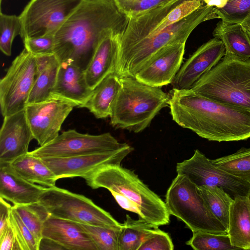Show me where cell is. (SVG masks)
I'll list each match as a JSON object with an SVG mask.
<instances>
[{
  "instance_id": "obj_1",
  "label": "cell",
  "mask_w": 250,
  "mask_h": 250,
  "mask_svg": "<svg viewBox=\"0 0 250 250\" xmlns=\"http://www.w3.org/2000/svg\"><path fill=\"white\" fill-rule=\"evenodd\" d=\"M128 20L114 0H83L55 34L54 54L85 71L100 42L122 33Z\"/></svg>"
},
{
  "instance_id": "obj_2",
  "label": "cell",
  "mask_w": 250,
  "mask_h": 250,
  "mask_svg": "<svg viewBox=\"0 0 250 250\" xmlns=\"http://www.w3.org/2000/svg\"><path fill=\"white\" fill-rule=\"evenodd\" d=\"M169 107L173 121L209 141L244 140L250 138V109L224 104L189 89L172 88Z\"/></svg>"
},
{
  "instance_id": "obj_3",
  "label": "cell",
  "mask_w": 250,
  "mask_h": 250,
  "mask_svg": "<svg viewBox=\"0 0 250 250\" xmlns=\"http://www.w3.org/2000/svg\"><path fill=\"white\" fill-rule=\"evenodd\" d=\"M120 86L112 104L110 123L114 127L139 133L169 105V95L134 78H120Z\"/></svg>"
},
{
  "instance_id": "obj_4",
  "label": "cell",
  "mask_w": 250,
  "mask_h": 250,
  "mask_svg": "<svg viewBox=\"0 0 250 250\" xmlns=\"http://www.w3.org/2000/svg\"><path fill=\"white\" fill-rule=\"evenodd\" d=\"M92 189L105 188L117 192L136 205L141 218L157 226L168 225L170 214L164 202L130 169L120 165L102 167L84 178Z\"/></svg>"
},
{
  "instance_id": "obj_5",
  "label": "cell",
  "mask_w": 250,
  "mask_h": 250,
  "mask_svg": "<svg viewBox=\"0 0 250 250\" xmlns=\"http://www.w3.org/2000/svg\"><path fill=\"white\" fill-rule=\"evenodd\" d=\"M215 7L204 3L199 8L159 33L145 38L119 51L115 73L119 77L134 78L135 74L164 48L186 42L200 23L216 19Z\"/></svg>"
},
{
  "instance_id": "obj_6",
  "label": "cell",
  "mask_w": 250,
  "mask_h": 250,
  "mask_svg": "<svg viewBox=\"0 0 250 250\" xmlns=\"http://www.w3.org/2000/svg\"><path fill=\"white\" fill-rule=\"evenodd\" d=\"M190 89L213 101L250 109V59L225 54Z\"/></svg>"
},
{
  "instance_id": "obj_7",
  "label": "cell",
  "mask_w": 250,
  "mask_h": 250,
  "mask_svg": "<svg viewBox=\"0 0 250 250\" xmlns=\"http://www.w3.org/2000/svg\"><path fill=\"white\" fill-rule=\"evenodd\" d=\"M165 203L170 215L182 221L192 232L228 233L208 207L197 186L185 175L177 174L172 180Z\"/></svg>"
},
{
  "instance_id": "obj_8",
  "label": "cell",
  "mask_w": 250,
  "mask_h": 250,
  "mask_svg": "<svg viewBox=\"0 0 250 250\" xmlns=\"http://www.w3.org/2000/svg\"><path fill=\"white\" fill-rule=\"evenodd\" d=\"M204 4L202 0H170L129 18L125 28L119 35V50L159 33Z\"/></svg>"
},
{
  "instance_id": "obj_9",
  "label": "cell",
  "mask_w": 250,
  "mask_h": 250,
  "mask_svg": "<svg viewBox=\"0 0 250 250\" xmlns=\"http://www.w3.org/2000/svg\"><path fill=\"white\" fill-rule=\"evenodd\" d=\"M38 202L56 217L94 226L122 227V224L91 199L56 186L46 188Z\"/></svg>"
},
{
  "instance_id": "obj_10",
  "label": "cell",
  "mask_w": 250,
  "mask_h": 250,
  "mask_svg": "<svg viewBox=\"0 0 250 250\" xmlns=\"http://www.w3.org/2000/svg\"><path fill=\"white\" fill-rule=\"evenodd\" d=\"M38 74L36 57L24 48L0 81V106L3 117L25 109Z\"/></svg>"
},
{
  "instance_id": "obj_11",
  "label": "cell",
  "mask_w": 250,
  "mask_h": 250,
  "mask_svg": "<svg viewBox=\"0 0 250 250\" xmlns=\"http://www.w3.org/2000/svg\"><path fill=\"white\" fill-rule=\"evenodd\" d=\"M83 0H30L19 16L20 36L54 35Z\"/></svg>"
},
{
  "instance_id": "obj_12",
  "label": "cell",
  "mask_w": 250,
  "mask_h": 250,
  "mask_svg": "<svg viewBox=\"0 0 250 250\" xmlns=\"http://www.w3.org/2000/svg\"><path fill=\"white\" fill-rule=\"evenodd\" d=\"M128 144L121 143L110 133L90 135L69 129L49 143L29 152L39 157H66L117 150Z\"/></svg>"
},
{
  "instance_id": "obj_13",
  "label": "cell",
  "mask_w": 250,
  "mask_h": 250,
  "mask_svg": "<svg viewBox=\"0 0 250 250\" xmlns=\"http://www.w3.org/2000/svg\"><path fill=\"white\" fill-rule=\"evenodd\" d=\"M177 174L187 176L197 187L222 188L234 198L237 196H248L250 184L215 166L199 150L192 156L177 164Z\"/></svg>"
},
{
  "instance_id": "obj_14",
  "label": "cell",
  "mask_w": 250,
  "mask_h": 250,
  "mask_svg": "<svg viewBox=\"0 0 250 250\" xmlns=\"http://www.w3.org/2000/svg\"><path fill=\"white\" fill-rule=\"evenodd\" d=\"M76 104L56 96L39 103L28 104L26 114L34 139L44 146L59 134L61 126Z\"/></svg>"
},
{
  "instance_id": "obj_15",
  "label": "cell",
  "mask_w": 250,
  "mask_h": 250,
  "mask_svg": "<svg viewBox=\"0 0 250 250\" xmlns=\"http://www.w3.org/2000/svg\"><path fill=\"white\" fill-rule=\"evenodd\" d=\"M134 148L128 144L121 148L104 152L66 157H43L57 180L64 178L83 179L97 169L108 165H120Z\"/></svg>"
},
{
  "instance_id": "obj_16",
  "label": "cell",
  "mask_w": 250,
  "mask_h": 250,
  "mask_svg": "<svg viewBox=\"0 0 250 250\" xmlns=\"http://www.w3.org/2000/svg\"><path fill=\"white\" fill-rule=\"evenodd\" d=\"M225 53V45L217 38L203 44L181 66L171 83L173 88H191L205 73L217 64Z\"/></svg>"
},
{
  "instance_id": "obj_17",
  "label": "cell",
  "mask_w": 250,
  "mask_h": 250,
  "mask_svg": "<svg viewBox=\"0 0 250 250\" xmlns=\"http://www.w3.org/2000/svg\"><path fill=\"white\" fill-rule=\"evenodd\" d=\"M186 43L169 45L158 52L135 74L145 84L160 87L171 84L182 66Z\"/></svg>"
},
{
  "instance_id": "obj_18",
  "label": "cell",
  "mask_w": 250,
  "mask_h": 250,
  "mask_svg": "<svg viewBox=\"0 0 250 250\" xmlns=\"http://www.w3.org/2000/svg\"><path fill=\"white\" fill-rule=\"evenodd\" d=\"M33 139L25 109L4 117L0 130V163H11L27 153Z\"/></svg>"
},
{
  "instance_id": "obj_19",
  "label": "cell",
  "mask_w": 250,
  "mask_h": 250,
  "mask_svg": "<svg viewBox=\"0 0 250 250\" xmlns=\"http://www.w3.org/2000/svg\"><path fill=\"white\" fill-rule=\"evenodd\" d=\"M55 241L65 250H97L78 223L50 215L43 223L42 237Z\"/></svg>"
},
{
  "instance_id": "obj_20",
  "label": "cell",
  "mask_w": 250,
  "mask_h": 250,
  "mask_svg": "<svg viewBox=\"0 0 250 250\" xmlns=\"http://www.w3.org/2000/svg\"><path fill=\"white\" fill-rule=\"evenodd\" d=\"M93 89L87 84L84 71L67 62H60L55 85L51 96H56L83 107Z\"/></svg>"
},
{
  "instance_id": "obj_21",
  "label": "cell",
  "mask_w": 250,
  "mask_h": 250,
  "mask_svg": "<svg viewBox=\"0 0 250 250\" xmlns=\"http://www.w3.org/2000/svg\"><path fill=\"white\" fill-rule=\"evenodd\" d=\"M46 188L24 179L10 163H0V197L12 202L14 205L38 202Z\"/></svg>"
},
{
  "instance_id": "obj_22",
  "label": "cell",
  "mask_w": 250,
  "mask_h": 250,
  "mask_svg": "<svg viewBox=\"0 0 250 250\" xmlns=\"http://www.w3.org/2000/svg\"><path fill=\"white\" fill-rule=\"evenodd\" d=\"M119 34L108 36L100 42L84 71L91 89H94L109 74L115 73L119 51Z\"/></svg>"
},
{
  "instance_id": "obj_23",
  "label": "cell",
  "mask_w": 250,
  "mask_h": 250,
  "mask_svg": "<svg viewBox=\"0 0 250 250\" xmlns=\"http://www.w3.org/2000/svg\"><path fill=\"white\" fill-rule=\"evenodd\" d=\"M228 233L232 245L250 250V204L248 196H237L229 213Z\"/></svg>"
},
{
  "instance_id": "obj_24",
  "label": "cell",
  "mask_w": 250,
  "mask_h": 250,
  "mask_svg": "<svg viewBox=\"0 0 250 250\" xmlns=\"http://www.w3.org/2000/svg\"><path fill=\"white\" fill-rule=\"evenodd\" d=\"M36 57L39 74L30 92L27 104L42 102L51 97L60 65L55 54Z\"/></svg>"
},
{
  "instance_id": "obj_25",
  "label": "cell",
  "mask_w": 250,
  "mask_h": 250,
  "mask_svg": "<svg viewBox=\"0 0 250 250\" xmlns=\"http://www.w3.org/2000/svg\"><path fill=\"white\" fill-rule=\"evenodd\" d=\"M214 37L223 42L226 54L250 59V38L247 30L241 23L219 21L213 30Z\"/></svg>"
},
{
  "instance_id": "obj_26",
  "label": "cell",
  "mask_w": 250,
  "mask_h": 250,
  "mask_svg": "<svg viewBox=\"0 0 250 250\" xmlns=\"http://www.w3.org/2000/svg\"><path fill=\"white\" fill-rule=\"evenodd\" d=\"M120 86V78L117 74H109L93 89L91 96L83 107L88 109L98 119L109 117Z\"/></svg>"
},
{
  "instance_id": "obj_27",
  "label": "cell",
  "mask_w": 250,
  "mask_h": 250,
  "mask_svg": "<svg viewBox=\"0 0 250 250\" xmlns=\"http://www.w3.org/2000/svg\"><path fill=\"white\" fill-rule=\"evenodd\" d=\"M10 165L24 179L46 188L56 186V175L41 158L28 152L12 162Z\"/></svg>"
},
{
  "instance_id": "obj_28",
  "label": "cell",
  "mask_w": 250,
  "mask_h": 250,
  "mask_svg": "<svg viewBox=\"0 0 250 250\" xmlns=\"http://www.w3.org/2000/svg\"><path fill=\"white\" fill-rule=\"evenodd\" d=\"M158 228L140 217L134 220L126 214L119 236L118 250H138L145 237Z\"/></svg>"
},
{
  "instance_id": "obj_29",
  "label": "cell",
  "mask_w": 250,
  "mask_h": 250,
  "mask_svg": "<svg viewBox=\"0 0 250 250\" xmlns=\"http://www.w3.org/2000/svg\"><path fill=\"white\" fill-rule=\"evenodd\" d=\"M197 187L210 211L228 230L229 209L233 198L220 187Z\"/></svg>"
},
{
  "instance_id": "obj_30",
  "label": "cell",
  "mask_w": 250,
  "mask_h": 250,
  "mask_svg": "<svg viewBox=\"0 0 250 250\" xmlns=\"http://www.w3.org/2000/svg\"><path fill=\"white\" fill-rule=\"evenodd\" d=\"M210 160L217 167L250 184V148L242 147L234 153Z\"/></svg>"
},
{
  "instance_id": "obj_31",
  "label": "cell",
  "mask_w": 250,
  "mask_h": 250,
  "mask_svg": "<svg viewBox=\"0 0 250 250\" xmlns=\"http://www.w3.org/2000/svg\"><path fill=\"white\" fill-rule=\"evenodd\" d=\"M13 207L33 234L39 247L40 242L42 238L43 223L50 214L39 202L13 205Z\"/></svg>"
},
{
  "instance_id": "obj_32",
  "label": "cell",
  "mask_w": 250,
  "mask_h": 250,
  "mask_svg": "<svg viewBox=\"0 0 250 250\" xmlns=\"http://www.w3.org/2000/svg\"><path fill=\"white\" fill-rule=\"evenodd\" d=\"M192 236L186 242L195 250H238L231 243L228 233H214L207 231L192 232Z\"/></svg>"
},
{
  "instance_id": "obj_33",
  "label": "cell",
  "mask_w": 250,
  "mask_h": 250,
  "mask_svg": "<svg viewBox=\"0 0 250 250\" xmlns=\"http://www.w3.org/2000/svg\"><path fill=\"white\" fill-rule=\"evenodd\" d=\"M78 224L90 236L97 250H118V238L122 227Z\"/></svg>"
},
{
  "instance_id": "obj_34",
  "label": "cell",
  "mask_w": 250,
  "mask_h": 250,
  "mask_svg": "<svg viewBox=\"0 0 250 250\" xmlns=\"http://www.w3.org/2000/svg\"><path fill=\"white\" fill-rule=\"evenodd\" d=\"M21 32V21L19 16L7 15L0 10V49L6 56L11 55L14 39Z\"/></svg>"
},
{
  "instance_id": "obj_35",
  "label": "cell",
  "mask_w": 250,
  "mask_h": 250,
  "mask_svg": "<svg viewBox=\"0 0 250 250\" xmlns=\"http://www.w3.org/2000/svg\"><path fill=\"white\" fill-rule=\"evenodd\" d=\"M216 19L233 23H242L250 14V0H227L221 8L214 9Z\"/></svg>"
},
{
  "instance_id": "obj_36",
  "label": "cell",
  "mask_w": 250,
  "mask_h": 250,
  "mask_svg": "<svg viewBox=\"0 0 250 250\" xmlns=\"http://www.w3.org/2000/svg\"><path fill=\"white\" fill-rule=\"evenodd\" d=\"M9 224L16 235L21 250H39V244L35 237L13 206L10 211Z\"/></svg>"
},
{
  "instance_id": "obj_37",
  "label": "cell",
  "mask_w": 250,
  "mask_h": 250,
  "mask_svg": "<svg viewBox=\"0 0 250 250\" xmlns=\"http://www.w3.org/2000/svg\"><path fill=\"white\" fill-rule=\"evenodd\" d=\"M118 8L128 18L157 7L170 0H114Z\"/></svg>"
},
{
  "instance_id": "obj_38",
  "label": "cell",
  "mask_w": 250,
  "mask_h": 250,
  "mask_svg": "<svg viewBox=\"0 0 250 250\" xmlns=\"http://www.w3.org/2000/svg\"><path fill=\"white\" fill-rule=\"evenodd\" d=\"M174 245L169 235L159 228L146 235L138 250H173Z\"/></svg>"
},
{
  "instance_id": "obj_39",
  "label": "cell",
  "mask_w": 250,
  "mask_h": 250,
  "mask_svg": "<svg viewBox=\"0 0 250 250\" xmlns=\"http://www.w3.org/2000/svg\"><path fill=\"white\" fill-rule=\"evenodd\" d=\"M23 42L24 48L35 56L54 54V35L28 38Z\"/></svg>"
},
{
  "instance_id": "obj_40",
  "label": "cell",
  "mask_w": 250,
  "mask_h": 250,
  "mask_svg": "<svg viewBox=\"0 0 250 250\" xmlns=\"http://www.w3.org/2000/svg\"><path fill=\"white\" fill-rule=\"evenodd\" d=\"M0 250H21L16 235L9 224V226L0 234Z\"/></svg>"
},
{
  "instance_id": "obj_41",
  "label": "cell",
  "mask_w": 250,
  "mask_h": 250,
  "mask_svg": "<svg viewBox=\"0 0 250 250\" xmlns=\"http://www.w3.org/2000/svg\"><path fill=\"white\" fill-rule=\"evenodd\" d=\"M12 206L0 197V234L9 226L10 211Z\"/></svg>"
},
{
  "instance_id": "obj_42",
  "label": "cell",
  "mask_w": 250,
  "mask_h": 250,
  "mask_svg": "<svg viewBox=\"0 0 250 250\" xmlns=\"http://www.w3.org/2000/svg\"><path fill=\"white\" fill-rule=\"evenodd\" d=\"M110 193L121 208L138 214L140 218L142 217L141 211L136 205L117 192L111 191Z\"/></svg>"
},
{
  "instance_id": "obj_43",
  "label": "cell",
  "mask_w": 250,
  "mask_h": 250,
  "mask_svg": "<svg viewBox=\"0 0 250 250\" xmlns=\"http://www.w3.org/2000/svg\"><path fill=\"white\" fill-rule=\"evenodd\" d=\"M65 250L61 245L50 239L42 237L39 247V250Z\"/></svg>"
},
{
  "instance_id": "obj_44",
  "label": "cell",
  "mask_w": 250,
  "mask_h": 250,
  "mask_svg": "<svg viewBox=\"0 0 250 250\" xmlns=\"http://www.w3.org/2000/svg\"><path fill=\"white\" fill-rule=\"evenodd\" d=\"M205 4L208 6H214L215 8L223 7L227 0H202Z\"/></svg>"
},
{
  "instance_id": "obj_45",
  "label": "cell",
  "mask_w": 250,
  "mask_h": 250,
  "mask_svg": "<svg viewBox=\"0 0 250 250\" xmlns=\"http://www.w3.org/2000/svg\"><path fill=\"white\" fill-rule=\"evenodd\" d=\"M241 24L245 29L250 30V14H249Z\"/></svg>"
},
{
  "instance_id": "obj_46",
  "label": "cell",
  "mask_w": 250,
  "mask_h": 250,
  "mask_svg": "<svg viewBox=\"0 0 250 250\" xmlns=\"http://www.w3.org/2000/svg\"><path fill=\"white\" fill-rule=\"evenodd\" d=\"M248 198H249V202H250V190L248 194Z\"/></svg>"
},
{
  "instance_id": "obj_47",
  "label": "cell",
  "mask_w": 250,
  "mask_h": 250,
  "mask_svg": "<svg viewBox=\"0 0 250 250\" xmlns=\"http://www.w3.org/2000/svg\"><path fill=\"white\" fill-rule=\"evenodd\" d=\"M247 31L248 32V34L250 38V30H247Z\"/></svg>"
},
{
  "instance_id": "obj_48",
  "label": "cell",
  "mask_w": 250,
  "mask_h": 250,
  "mask_svg": "<svg viewBox=\"0 0 250 250\" xmlns=\"http://www.w3.org/2000/svg\"><path fill=\"white\" fill-rule=\"evenodd\" d=\"M2 0H0V3H1V1H2Z\"/></svg>"
}]
</instances>
